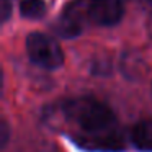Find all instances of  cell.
<instances>
[{
  "instance_id": "cell-3",
  "label": "cell",
  "mask_w": 152,
  "mask_h": 152,
  "mask_svg": "<svg viewBox=\"0 0 152 152\" xmlns=\"http://www.w3.org/2000/svg\"><path fill=\"white\" fill-rule=\"evenodd\" d=\"M87 5L88 0H74L64 8L56 26V31L62 38H74L82 31L83 23L88 21Z\"/></svg>"
},
{
  "instance_id": "cell-6",
  "label": "cell",
  "mask_w": 152,
  "mask_h": 152,
  "mask_svg": "<svg viewBox=\"0 0 152 152\" xmlns=\"http://www.w3.org/2000/svg\"><path fill=\"white\" fill-rule=\"evenodd\" d=\"M20 13L25 18L38 20L46 13V2L44 0H20Z\"/></svg>"
},
{
  "instance_id": "cell-4",
  "label": "cell",
  "mask_w": 152,
  "mask_h": 152,
  "mask_svg": "<svg viewBox=\"0 0 152 152\" xmlns=\"http://www.w3.org/2000/svg\"><path fill=\"white\" fill-rule=\"evenodd\" d=\"M88 21L98 26H115L124 15L121 0H88Z\"/></svg>"
},
{
  "instance_id": "cell-1",
  "label": "cell",
  "mask_w": 152,
  "mask_h": 152,
  "mask_svg": "<svg viewBox=\"0 0 152 152\" xmlns=\"http://www.w3.org/2000/svg\"><path fill=\"white\" fill-rule=\"evenodd\" d=\"M61 111L70 124L82 132L83 139H88L90 144L102 141L105 147H108L106 142H111L115 137L113 128L116 124V118L110 106L98 100L88 96L69 100L62 105Z\"/></svg>"
},
{
  "instance_id": "cell-8",
  "label": "cell",
  "mask_w": 152,
  "mask_h": 152,
  "mask_svg": "<svg viewBox=\"0 0 152 152\" xmlns=\"http://www.w3.org/2000/svg\"><path fill=\"white\" fill-rule=\"evenodd\" d=\"M8 141V124L7 123H2V144L5 145V142Z\"/></svg>"
},
{
  "instance_id": "cell-2",
  "label": "cell",
  "mask_w": 152,
  "mask_h": 152,
  "mask_svg": "<svg viewBox=\"0 0 152 152\" xmlns=\"http://www.w3.org/2000/svg\"><path fill=\"white\" fill-rule=\"evenodd\" d=\"M28 57L36 66L48 70L59 69L64 64V53L54 38L44 33H31L26 38Z\"/></svg>"
},
{
  "instance_id": "cell-5",
  "label": "cell",
  "mask_w": 152,
  "mask_h": 152,
  "mask_svg": "<svg viewBox=\"0 0 152 152\" xmlns=\"http://www.w3.org/2000/svg\"><path fill=\"white\" fill-rule=\"evenodd\" d=\"M131 141L141 151H152V121H141L132 128Z\"/></svg>"
},
{
  "instance_id": "cell-7",
  "label": "cell",
  "mask_w": 152,
  "mask_h": 152,
  "mask_svg": "<svg viewBox=\"0 0 152 152\" xmlns=\"http://www.w3.org/2000/svg\"><path fill=\"white\" fill-rule=\"evenodd\" d=\"M12 13V0H0V17H2V23L10 18Z\"/></svg>"
}]
</instances>
